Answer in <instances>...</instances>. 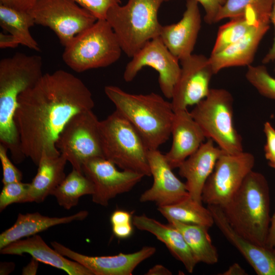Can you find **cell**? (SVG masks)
Listing matches in <instances>:
<instances>
[{"mask_svg":"<svg viewBox=\"0 0 275 275\" xmlns=\"http://www.w3.org/2000/svg\"><path fill=\"white\" fill-rule=\"evenodd\" d=\"M0 253L20 256L29 254L38 261L62 269L69 275H93L85 266L75 261L67 259L53 248H50L37 234L8 244L0 249Z\"/></svg>","mask_w":275,"mask_h":275,"instance_id":"obj_21","label":"cell"},{"mask_svg":"<svg viewBox=\"0 0 275 275\" xmlns=\"http://www.w3.org/2000/svg\"><path fill=\"white\" fill-rule=\"evenodd\" d=\"M99 122L92 110L74 116L61 132L56 147L64 155L73 169L82 173V166L87 160L104 157Z\"/></svg>","mask_w":275,"mask_h":275,"instance_id":"obj_9","label":"cell"},{"mask_svg":"<svg viewBox=\"0 0 275 275\" xmlns=\"http://www.w3.org/2000/svg\"><path fill=\"white\" fill-rule=\"evenodd\" d=\"M214 224L226 239L241 253L258 275H275V253L266 246L258 245L238 234L230 225L222 208L207 206Z\"/></svg>","mask_w":275,"mask_h":275,"instance_id":"obj_18","label":"cell"},{"mask_svg":"<svg viewBox=\"0 0 275 275\" xmlns=\"http://www.w3.org/2000/svg\"><path fill=\"white\" fill-rule=\"evenodd\" d=\"M67 161L66 157L62 154L52 156L42 153L37 173L30 183L28 202L40 203L52 195L66 177Z\"/></svg>","mask_w":275,"mask_h":275,"instance_id":"obj_25","label":"cell"},{"mask_svg":"<svg viewBox=\"0 0 275 275\" xmlns=\"http://www.w3.org/2000/svg\"><path fill=\"white\" fill-rule=\"evenodd\" d=\"M270 22H272L274 27V37L272 45L269 51L266 54L262 60L264 64L271 62H275V0H273L270 17Z\"/></svg>","mask_w":275,"mask_h":275,"instance_id":"obj_41","label":"cell"},{"mask_svg":"<svg viewBox=\"0 0 275 275\" xmlns=\"http://www.w3.org/2000/svg\"><path fill=\"white\" fill-rule=\"evenodd\" d=\"M104 157L123 170L151 176L149 151L141 135L117 110L99 122Z\"/></svg>","mask_w":275,"mask_h":275,"instance_id":"obj_6","label":"cell"},{"mask_svg":"<svg viewBox=\"0 0 275 275\" xmlns=\"http://www.w3.org/2000/svg\"><path fill=\"white\" fill-rule=\"evenodd\" d=\"M133 224L129 223L121 225L112 226L114 235L119 239L129 237L133 233Z\"/></svg>","mask_w":275,"mask_h":275,"instance_id":"obj_40","label":"cell"},{"mask_svg":"<svg viewBox=\"0 0 275 275\" xmlns=\"http://www.w3.org/2000/svg\"><path fill=\"white\" fill-rule=\"evenodd\" d=\"M270 22L253 27L242 38L222 51L211 54L209 60L214 74L230 67L250 66L258 46L270 28Z\"/></svg>","mask_w":275,"mask_h":275,"instance_id":"obj_22","label":"cell"},{"mask_svg":"<svg viewBox=\"0 0 275 275\" xmlns=\"http://www.w3.org/2000/svg\"><path fill=\"white\" fill-rule=\"evenodd\" d=\"M266 22H270L261 19L251 9H246L242 15L231 18L219 28L211 54L222 51L242 38L253 27Z\"/></svg>","mask_w":275,"mask_h":275,"instance_id":"obj_29","label":"cell"},{"mask_svg":"<svg viewBox=\"0 0 275 275\" xmlns=\"http://www.w3.org/2000/svg\"><path fill=\"white\" fill-rule=\"evenodd\" d=\"M91 13L97 19H106L109 10L120 4V0H73Z\"/></svg>","mask_w":275,"mask_h":275,"instance_id":"obj_34","label":"cell"},{"mask_svg":"<svg viewBox=\"0 0 275 275\" xmlns=\"http://www.w3.org/2000/svg\"><path fill=\"white\" fill-rule=\"evenodd\" d=\"M122 49L106 19H97L64 47L62 59L72 70L82 72L109 66L117 62Z\"/></svg>","mask_w":275,"mask_h":275,"instance_id":"obj_7","label":"cell"},{"mask_svg":"<svg viewBox=\"0 0 275 275\" xmlns=\"http://www.w3.org/2000/svg\"><path fill=\"white\" fill-rule=\"evenodd\" d=\"M223 152L211 139H208L178 167L180 176L186 179L190 198L196 202L202 203L203 187Z\"/></svg>","mask_w":275,"mask_h":275,"instance_id":"obj_19","label":"cell"},{"mask_svg":"<svg viewBox=\"0 0 275 275\" xmlns=\"http://www.w3.org/2000/svg\"><path fill=\"white\" fill-rule=\"evenodd\" d=\"M35 24L29 12L0 4L1 28L17 38L21 45L39 51V45L30 32V29Z\"/></svg>","mask_w":275,"mask_h":275,"instance_id":"obj_28","label":"cell"},{"mask_svg":"<svg viewBox=\"0 0 275 275\" xmlns=\"http://www.w3.org/2000/svg\"><path fill=\"white\" fill-rule=\"evenodd\" d=\"M39 261L37 260L32 258L30 262L22 269V274L25 275L36 274L39 266Z\"/></svg>","mask_w":275,"mask_h":275,"instance_id":"obj_46","label":"cell"},{"mask_svg":"<svg viewBox=\"0 0 275 275\" xmlns=\"http://www.w3.org/2000/svg\"><path fill=\"white\" fill-rule=\"evenodd\" d=\"M94 191L93 183L83 173L73 169L53 191L60 206L69 210L78 204L79 199L86 195H92Z\"/></svg>","mask_w":275,"mask_h":275,"instance_id":"obj_30","label":"cell"},{"mask_svg":"<svg viewBox=\"0 0 275 275\" xmlns=\"http://www.w3.org/2000/svg\"><path fill=\"white\" fill-rule=\"evenodd\" d=\"M254 164L255 158L251 153L223 152L203 187L202 202L207 206H224L239 189Z\"/></svg>","mask_w":275,"mask_h":275,"instance_id":"obj_11","label":"cell"},{"mask_svg":"<svg viewBox=\"0 0 275 275\" xmlns=\"http://www.w3.org/2000/svg\"><path fill=\"white\" fill-rule=\"evenodd\" d=\"M132 224L138 229L147 231L163 242L172 255L192 273L198 263L181 233L170 224H163L145 214L134 215Z\"/></svg>","mask_w":275,"mask_h":275,"instance_id":"obj_23","label":"cell"},{"mask_svg":"<svg viewBox=\"0 0 275 275\" xmlns=\"http://www.w3.org/2000/svg\"><path fill=\"white\" fill-rule=\"evenodd\" d=\"M201 17L197 0H187L182 18L162 25L159 38L179 61L192 54L201 28Z\"/></svg>","mask_w":275,"mask_h":275,"instance_id":"obj_17","label":"cell"},{"mask_svg":"<svg viewBox=\"0 0 275 275\" xmlns=\"http://www.w3.org/2000/svg\"><path fill=\"white\" fill-rule=\"evenodd\" d=\"M182 234L198 263H216L218 255L208 233L209 228L173 221L169 223Z\"/></svg>","mask_w":275,"mask_h":275,"instance_id":"obj_26","label":"cell"},{"mask_svg":"<svg viewBox=\"0 0 275 275\" xmlns=\"http://www.w3.org/2000/svg\"><path fill=\"white\" fill-rule=\"evenodd\" d=\"M221 208L238 234L265 246L271 217L269 187L263 174L251 171L233 198Z\"/></svg>","mask_w":275,"mask_h":275,"instance_id":"obj_4","label":"cell"},{"mask_svg":"<svg viewBox=\"0 0 275 275\" xmlns=\"http://www.w3.org/2000/svg\"><path fill=\"white\" fill-rule=\"evenodd\" d=\"M265 246L275 253V208L274 213L270 217Z\"/></svg>","mask_w":275,"mask_h":275,"instance_id":"obj_43","label":"cell"},{"mask_svg":"<svg viewBox=\"0 0 275 275\" xmlns=\"http://www.w3.org/2000/svg\"><path fill=\"white\" fill-rule=\"evenodd\" d=\"M180 62L181 71L171 99L174 112L187 109L204 99L215 74L209 58L203 54H191Z\"/></svg>","mask_w":275,"mask_h":275,"instance_id":"obj_14","label":"cell"},{"mask_svg":"<svg viewBox=\"0 0 275 275\" xmlns=\"http://www.w3.org/2000/svg\"><path fill=\"white\" fill-rule=\"evenodd\" d=\"M263 131L266 138L264 147L265 157L268 164L275 169V128L270 123L266 122Z\"/></svg>","mask_w":275,"mask_h":275,"instance_id":"obj_36","label":"cell"},{"mask_svg":"<svg viewBox=\"0 0 275 275\" xmlns=\"http://www.w3.org/2000/svg\"><path fill=\"white\" fill-rule=\"evenodd\" d=\"M110 222L112 226L124 225L132 223L131 214L123 210H116L111 215Z\"/></svg>","mask_w":275,"mask_h":275,"instance_id":"obj_39","label":"cell"},{"mask_svg":"<svg viewBox=\"0 0 275 275\" xmlns=\"http://www.w3.org/2000/svg\"><path fill=\"white\" fill-rule=\"evenodd\" d=\"M245 77L261 95L275 100V78L265 66H249Z\"/></svg>","mask_w":275,"mask_h":275,"instance_id":"obj_32","label":"cell"},{"mask_svg":"<svg viewBox=\"0 0 275 275\" xmlns=\"http://www.w3.org/2000/svg\"><path fill=\"white\" fill-rule=\"evenodd\" d=\"M273 2V0H227L216 17L215 23L242 15L248 9L253 10L261 19L270 21Z\"/></svg>","mask_w":275,"mask_h":275,"instance_id":"obj_31","label":"cell"},{"mask_svg":"<svg viewBox=\"0 0 275 275\" xmlns=\"http://www.w3.org/2000/svg\"><path fill=\"white\" fill-rule=\"evenodd\" d=\"M104 92L116 110L139 133L149 150L158 149L168 140L175 114L171 102L153 92L131 94L115 86H105Z\"/></svg>","mask_w":275,"mask_h":275,"instance_id":"obj_3","label":"cell"},{"mask_svg":"<svg viewBox=\"0 0 275 275\" xmlns=\"http://www.w3.org/2000/svg\"><path fill=\"white\" fill-rule=\"evenodd\" d=\"M94 106L92 93L80 79L63 70L44 74L18 98L14 122L24 155L37 166L43 152L60 155L56 142L65 126Z\"/></svg>","mask_w":275,"mask_h":275,"instance_id":"obj_1","label":"cell"},{"mask_svg":"<svg viewBox=\"0 0 275 275\" xmlns=\"http://www.w3.org/2000/svg\"><path fill=\"white\" fill-rule=\"evenodd\" d=\"M206 138L211 139L223 152L243 151L242 138L235 127L233 98L224 89H210L207 96L190 112Z\"/></svg>","mask_w":275,"mask_h":275,"instance_id":"obj_8","label":"cell"},{"mask_svg":"<svg viewBox=\"0 0 275 275\" xmlns=\"http://www.w3.org/2000/svg\"><path fill=\"white\" fill-rule=\"evenodd\" d=\"M172 0H128L112 7L106 20L112 28L122 51L131 58L147 42L159 37L158 19L161 5Z\"/></svg>","mask_w":275,"mask_h":275,"instance_id":"obj_5","label":"cell"},{"mask_svg":"<svg viewBox=\"0 0 275 275\" xmlns=\"http://www.w3.org/2000/svg\"><path fill=\"white\" fill-rule=\"evenodd\" d=\"M38 55L17 52L0 61V142L16 163L25 157L14 122L19 96L33 87L43 75Z\"/></svg>","mask_w":275,"mask_h":275,"instance_id":"obj_2","label":"cell"},{"mask_svg":"<svg viewBox=\"0 0 275 275\" xmlns=\"http://www.w3.org/2000/svg\"><path fill=\"white\" fill-rule=\"evenodd\" d=\"M89 214L81 210L67 216L49 217L39 212L19 213L14 224L0 234V249L8 244L44 231L51 227L85 219Z\"/></svg>","mask_w":275,"mask_h":275,"instance_id":"obj_24","label":"cell"},{"mask_svg":"<svg viewBox=\"0 0 275 275\" xmlns=\"http://www.w3.org/2000/svg\"><path fill=\"white\" fill-rule=\"evenodd\" d=\"M20 43L18 39L12 34H6L1 32L0 33V48H15Z\"/></svg>","mask_w":275,"mask_h":275,"instance_id":"obj_42","label":"cell"},{"mask_svg":"<svg viewBox=\"0 0 275 275\" xmlns=\"http://www.w3.org/2000/svg\"><path fill=\"white\" fill-rule=\"evenodd\" d=\"M30 183L21 181L4 184L0 194V211L14 203L28 202Z\"/></svg>","mask_w":275,"mask_h":275,"instance_id":"obj_33","label":"cell"},{"mask_svg":"<svg viewBox=\"0 0 275 275\" xmlns=\"http://www.w3.org/2000/svg\"><path fill=\"white\" fill-rule=\"evenodd\" d=\"M8 149L0 144V160L3 169L2 182L3 184L20 182L22 179V174L11 161L7 154Z\"/></svg>","mask_w":275,"mask_h":275,"instance_id":"obj_35","label":"cell"},{"mask_svg":"<svg viewBox=\"0 0 275 275\" xmlns=\"http://www.w3.org/2000/svg\"><path fill=\"white\" fill-rule=\"evenodd\" d=\"M50 243L60 254L85 266L93 275H131L141 263L153 256L156 251L154 246H145L132 253L90 256L75 252L57 241Z\"/></svg>","mask_w":275,"mask_h":275,"instance_id":"obj_16","label":"cell"},{"mask_svg":"<svg viewBox=\"0 0 275 275\" xmlns=\"http://www.w3.org/2000/svg\"><path fill=\"white\" fill-rule=\"evenodd\" d=\"M222 275H246L245 270L238 263H235L231 265L227 270L221 273Z\"/></svg>","mask_w":275,"mask_h":275,"instance_id":"obj_44","label":"cell"},{"mask_svg":"<svg viewBox=\"0 0 275 275\" xmlns=\"http://www.w3.org/2000/svg\"><path fill=\"white\" fill-rule=\"evenodd\" d=\"M203 7L205 14L204 20L206 23H215L216 17L227 0H197Z\"/></svg>","mask_w":275,"mask_h":275,"instance_id":"obj_37","label":"cell"},{"mask_svg":"<svg viewBox=\"0 0 275 275\" xmlns=\"http://www.w3.org/2000/svg\"><path fill=\"white\" fill-rule=\"evenodd\" d=\"M148 159L153 182L141 195V202H154L160 207L174 204L189 196L185 183L173 172L164 154L158 149L150 150Z\"/></svg>","mask_w":275,"mask_h":275,"instance_id":"obj_15","label":"cell"},{"mask_svg":"<svg viewBox=\"0 0 275 275\" xmlns=\"http://www.w3.org/2000/svg\"><path fill=\"white\" fill-rule=\"evenodd\" d=\"M15 268V264L12 262H1L0 274L2 275L8 274Z\"/></svg>","mask_w":275,"mask_h":275,"instance_id":"obj_47","label":"cell"},{"mask_svg":"<svg viewBox=\"0 0 275 275\" xmlns=\"http://www.w3.org/2000/svg\"><path fill=\"white\" fill-rule=\"evenodd\" d=\"M172 272L162 265H155L149 269L146 274L148 275H171Z\"/></svg>","mask_w":275,"mask_h":275,"instance_id":"obj_45","label":"cell"},{"mask_svg":"<svg viewBox=\"0 0 275 275\" xmlns=\"http://www.w3.org/2000/svg\"><path fill=\"white\" fill-rule=\"evenodd\" d=\"M158 211L169 223H180L201 225L209 228L214 224L212 213L208 207L190 197L174 204L157 207Z\"/></svg>","mask_w":275,"mask_h":275,"instance_id":"obj_27","label":"cell"},{"mask_svg":"<svg viewBox=\"0 0 275 275\" xmlns=\"http://www.w3.org/2000/svg\"><path fill=\"white\" fill-rule=\"evenodd\" d=\"M171 135V147L164 155L172 169L178 168L201 146L206 138L187 109L175 112Z\"/></svg>","mask_w":275,"mask_h":275,"instance_id":"obj_20","label":"cell"},{"mask_svg":"<svg viewBox=\"0 0 275 275\" xmlns=\"http://www.w3.org/2000/svg\"><path fill=\"white\" fill-rule=\"evenodd\" d=\"M131 58L123 73L124 80L132 81L143 67H150L158 73V83L163 95L171 99L181 66L179 60L171 52L159 37L147 42Z\"/></svg>","mask_w":275,"mask_h":275,"instance_id":"obj_12","label":"cell"},{"mask_svg":"<svg viewBox=\"0 0 275 275\" xmlns=\"http://www.w3.org/2000/svg\"><path fill=\"white\" fill-rule=\"evenodd\" d=\"M82 171L94 185L92 201L102 206H107L118 195L130 191L145 177L135 172L120 171L103 157L87 160L82 164Z\"/></svg>","mask_w":275,"mask_h":275,"instance_id":"obj_13","label":"cell"},{"mask_svg":"<svg viewBox=\"0 0 275 275\" xmlns=\"http://www.w3.org/2000/svg\"><path fill=\"white\" fill-rule=\"evenodd\" d=\"M39 0H0L1 4L13 8L29 12Z\"/></svg>","mask_w":275,"mask_h":275,"instance_id":"obj_38","label":"cell"},{"mask_svg":"<svg viewBox=\"0 0 275 275\" xmlns=\"http://www.w3.org/2000/svg\"><path fill=\"white\" fill-rule=\"evenodd\" d=\"M29 12L35 24L51 29L64 47L97 20L73 0H39Z\"/></svg>","mask_w":275,"mask_h":275,"instance_id":"obj_10","label":"cell"}]
</instances>
